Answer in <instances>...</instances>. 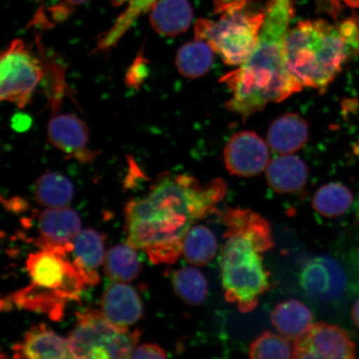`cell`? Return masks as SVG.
Here are the masks:
<instances>
[{
	"mask_svg": "<svg viewBox=\"0 0 359 359\" xmlns=\"http://www.w3.org/2000/svg\"><path fill=\"white\" fill-rule=\"evenodd\" d=\"M226 191L219 178L201 184L190 175H160L145 196L126 205L127 243L156 264L176 262L187 232L217 212Z\"/></svg>",
	"mask_w": 359,
	"mask_h": 359,
	"instance_id": "1",
	"label": "cell"
},
{
	"mask_svg": "<svg viewBox=\"0 0 359 359\" xmlns=\"http://www.w3.org/2000/svg\"><path fill=\"white\" fill-rule=\"evenodd\" d=\"M294 8V0H269L257 48L238 69L221 79L231 92L226 109L244 121L269 103L284 101L303 89L285 58Z\"/></svg>",
	"mask_w": 359,
	"mask_h": 359,
	"instance_id": "2",
	"label": "cell"
},
{
	"mask_svg": "<svg viewBox=\"0 0 359 359\" xmlns=\"http://www.w3.org/2000/svg\"><path fill=\"white\" fill-rule=\"evenodd\" d=\"M226 230L221 254L224 298L241 313L252 312L271 288L264 253L273 243L271 226L250 209L227 208L219 214Z\"/></svg>",
	"mask_w": 359,
	"mask_h": 359,
	"instance_id": "3",
	"label": "cell"
},
{
	"mask_svg": "<svg viewBox=\"0 0 359 359\" xmlns=\"http://www.w3.org/2000/svg\"><path fill=\"white\" fill-rule=\"evenodd\" d=\"M285 49L287 67L298 83L325 93L344 65L359 55V20L299 21L287 34Z\"/></svg>",
	"mask_w": 359,
	"mask_h": 359,
	"instance_id": "4",
	"label": "cell"
},
{
	"mask_svg": "<svg viewBox=\"0 0 359 359\" xmlns=\"http://www.w3.org/2000/svg\"><path fill=\"white\" fill-rule=\"evenodd\" d=\"M65 248L40 249L26 262L30 284L11 296V304L60 320L65 305L79 299L85 282Z\"/></svg>",
	"mask_w": 359,
	"mask_h": 359,
	"instance_id": "5",
	"label": "cell"
},
{
	"mask_svg": "<svg viewBox=\"0 0 359 359\" xmlns=\"http://www.w3.org/2000/svg\"><path fill=\"white\" fill-rule=\"evenodd\" d=\"M250 0H217V20L201 19L195 25V39L210 44L224 64L240 66L258 43L264 13L250 11Z\"/></svg>",
	"mask_w": 359,
	"mask_h": 359,
	"instance_id": "6",
	"label": "cell"
},
{
	"mask_svg": "<svg viewBox=\"0 0 359 359\" xmlns=\"http://www.w3.org/2000/svg\"><path fill=\"white\" fill-rule=\"evenodd\" d=\"M142 332L116 326L102 311L80 312L69 338L74 358H131Z\"/></svg>",
	"mask_w": 359,
	"mask_h": 359,
	"instance_id": "7",
	"label": "cell"
},
{
	"mask_svg": "<svg viewBox=\"0 0 359 359\" xmlns=\"http://www.w3.org/2000/svg\"><path fill=\"white\" fill-rule=\"evenodd\" d=\"M0 75V100L24 109L43 79V61L22 39H15L1 53Z\"/></svg>",
	"mask_w": 359,
	"mask_h": 359,
	"instance_id": "8",
	"label": "cell"
},
{
	"mask_svg": "<svg viewBox=\"0 0 359 359\" xmlns=\"http://www.w3.org/2000/svg\"><path fill=\"white\" fill-rule=\"evenodd\" d=\"M293 358L353 359L356 358V344L343 327L313 323L294 340Z\"/></svg>",
	"mask_w": 359,
	"mask_h": 359,
	"instance_id": "9",
	"label": "cell"
},
{
	"mask_svg": "<svg viewBox=\"0 0 359 359\" xmlns=\"http://www.w3.org/2000/svg\"><path fill=\"white\" fill-rule=\"evenodd\" d=\"M49 142L64 154L66 159L81 163H92L100 154L89 147V130L77 116L52 111L48 124Z\"/></svg>",
	"mask_w": 359,
	"mask_h": 359,
	"instance_id": "10",
	"label": "cell"
},
{
	"mask_svg": "<svg viewBox=\"0 0 359 359\" xmlns=\"http://www.w3.org/2000/svg\"><path fill=\"white\" fill-rule=\"evenodd\" d=\"M269 145L253 132L238 133L228 142L224 160L228 172L241 177L257 176L269 163Z\"/></svg>",
	"mask_w": 359,
	"mask_h": 359,
	"instance_id": "11",
	"label": "cell"
},
{
	"mask_svg": "<svg viewBox=\"0 0 359 359\" xmlns=\"http://www.w3.org/2000/svg\"><path fill=\"white\" fill-rule=\"evenodd\" d=\"M299 280L300 285L309 297L326 302L339 297L344 292L346 278L335 259L320 255L305 264Z\"/></svg>",
	"mask_w": 359,
	"mask_h": 359,
	"instance_id": "12",
	"label": "cell"
},
{
	"mask_svg": "<svg viewBox=\"0 0 359 359\" xmlns=\"http://www.w3.org/2000/svg\"><path fill=\"white\" fill-rule=\"evenodd\" d=\"M81 231V219L75 210L48 208L40 214L37 239L40 249L65 248L71 252L72 242Z\"/></svg>",
	"mask_w": 359,
	"mask_h": 359,
	"instance_id": "13",
	"label": "cell"
},
{
	"mask_svg": "<svg viewBox=\"0 0 359 359\" xmlns=\"http://www.w3.org/2000/svg\"><path fill=\"white\" fill-rule=\"evenodd\" d=\"M101 311L112 324L128 327L141 320L143 305L137 292L131 285L116 282L103 294Z\"/></svg>",
	"mask_w": 359,
	"mask_h": 359,
	"instance_id": "14",
	"label": "cell"
},
{
	"mask_svg": "<svg viewBox=\"0 0 359 359\" xmlns=\"http://www.w3.org/2000/svg\"><path fill=\"white\" fill-rule=\"evenodd\" d=\"M13 353L15 358H74L69 340L44 325L31 327L21 342L13 345Z\"/></svg>",
	"mask_w": 359,
	"mask_h": 359,
	"instance_id": "15",
	"label": "cell"
},
{
	"mask_svg": "<svg viewBox=\"0 0 359 359\" xmlns=\"http://www.w3.org/2000/svg\"><path fill=\"white\" fill-rule=\"evenodd\" d=\"M104 236L92 229L80 231L72 242L73 263L83 278L85 285L93 286L100 282L97 269L104 263Z\"/></svg>",
	"mask_w": 359,
	"mask_h": 359,
	"instance_id": "16",
	"label": "cell"
},
{
	"mask_svg": "<svg viewBox=\"0 0 359 359\" xmlns=\"http://www.w3.org/2000/svg\"><path fill=\"white\" fill-rule=\"evenodd\" d=\"M267 183L273 191L280 194L297 193L306 185L307 165L293 154L280 155L269 161L266 169Z\"/></svg>",
	"mask_w": 359,
	"mask_h": 359,
	"instance_id": "17",
	"label": "cell"
},
{
	"mask_svg": "<svg viewBox=\"0 0 359 359\" xmlns=\"http://www.w3.org/2000/svg\"><path fill=\"white\" fill-rule=\"evenodd\" d=\"M309 134L306 121L299 114H286L273 121L268 131L267 142L277 154H293L306 144Z\"/></svg>",
	"mask_w": 359,
	"mask_h": 359,
	"instance_id": "18",
	"label": "cell"
},
{
	"mask_svg": "<svg viewBox=\"0 0 359 359\" xmlns=\"http://www.w3.org/2000/svg\"><path fill=\"white\" fill-rule=\"evenodd\" d=\"M149 12L152 29L160 35L172 37L190 28L193 11L188 0H158Z\"/></svg>",
	"mask_w": 359,
	"mask_h": 359,
	"instance_id": "19",
	"label": "cell"
},
{
	"mask_svg": "<svg viewBox=\"0 0 359 359\" xmlns=\"http://www.w3.org/2000/svg\"><path fill=\"white\" fill-rule=\"evenodd\" d=\"M312 312L306 305L296 299L277 304L271 313L276 330L288 339H295L313 324Z\"/></svg>",
	"mask_w": 359,
	"mask_h": 359,
	"instance_id": "20",
	"label": "cell"
},
{
	"mask_svg": "<svg viewBox=\"0 0 359 359\" xmlns=\"http://www.w3.org/2000/svg\"><path fill=\"white\" fill-rule=\"evenodd\" d=\"M114 6L128 4L126 11L106 33L100 36L93 53L107 52L116 46L139 17L151 11L158 0H110Z\"/></svg>",
	"mask_w": 359,
	"mask_h": 359,
	"instance_id": "21",
	"label": "cell"
},
{
	"mask_svg": "<svg viewBox=\"0 0 359 359\" xmlns=\"http://www.w3.org/2000/svg\"><path fill=\"white\" fill-rule=\"evenodd\" d=\"M34 196L40 205L47 208H64L74 199L73 183L64 175L48 172L34 183Z\"/></svg>",
	"mask_w": 359,
	"mask_h": 359,
	"instance_id": "22",
	"label": "cell"
},
{
	"mask_svg": "<svg viewBox=\"0 0 359 359\" xmlns=\"http://www.w3.org/2000/svg\"><path fill=\"white\" fill-rule=\"evenodd\" d=\"M213 48L203 40L196 39L179 48L176 66L184 77L198 79L208 74L214 62Z\"/></svg>",
	"mask_w": 359,
	"mask_h": 359,
	"instance_id": "23",
	"label": "cell"
},
{
	"mask_svg": "<svg viewBox=\"0 0 359 359\" xmlns=\"http://www.w3.org/2000/svg\"><path fill=\"white\" fill-rule=\"evenodd\" d=\"M136 250L128 243L112 247L103 263L106 275L116 282L137 279L142 271V262Z\"/></svg>",
	"mask_w": 359,
	"mask_h": 359,
	"instance_id": "24",
	"label": "cell"
},
{
	"mask_svg": "<svg viewBox=\"0 0 359 359\" xmlns=\"http://www.w3.org/2000/svg\"><path fill=\"white\" fill-rule=\"evenodd\" d=\"M217 237L208 227L197 224L192 226L184 239L182 255L192 266H204L217 253Z\"/></svg>",
	"mask_w": 359,
	"mask_h": 359,
	"instance_id": "25",
	"label": "cell"
},
{
	"mask_svg": "<svg viewBox=\"0 0 359 359\" xmlns=\"http://www.w3.org/2000/svg\"><path fill=\"white\" fill-rule=\"evenodd\" d=\"M353 196L346 186L339 182L327 184L318 189L313 197L312 205L323 217H337L351 208Z\"/></svg>",
	"mask_w": 359,
	"mask_h": 359,
	"instance_id": "26",
	"label": "cell"
},
{
	"mask_svg": "<svg viewBox=\"0 0 359 359\" xmlns=\"http://www.w3.org/2000/svg\"><path fill=\"white\" fill-rule=\"evenodd\" d=\"M175 292L184 302L199 305L204 302L208 283L198 269L186 267L175 271L172 278Z\"/></svg>",
	"mask_w": 359,
	"mask_h": 359,
	"instance_id": "27",
	"label": "cell"
},
{
	"mask_svg": "<svg viewBox=\"0 0 359 359\" xmlns=\"http://www.w3.org/2000/svg\"><path fill=\"white\" fill-rule=\"evenodd\" d=\"M249 354L251 358L288 359L293 358V347L285 337L264 332L251 344Z\"/></svg>",
	"mask_w": 359,
	"mask_h": 359,
	"instance_id": "28",
	"label": "cell"
},
{
	"mask_svg": "<svg viewBox=\"0 0 359 359\" xmlns=\"http://www.w3.org/2000/svg\"><path fill=\"white\" fill-rule=\"evenodd\" d=\"M163 348L155 344H143L135 348L131 358H165Z\"/></svg>",
	"mask_w": 359,
	"mask_h": 359,
	"instance_id": "29",
	"label": "cell"
},
{
	"mask_svg": "<svg viewBox=\"0 0 359 359\" xmlns=\"http://www.w3.org/2000/svg\"><path fill=\"white\" fill-rule=\"evenodd\" d=\"M132 67L131 70L136 71L137 74L128 77V83L132 85L141 83L142 77L146 76V60L142 57H139Z\"/></svg>",
	"mask_w": 359,
	"mask_h": 359,
	"instance_id": "30",
	"label": "cell"
},
{
	"mask_svg": "<svg viewBox=\"0 0 359 359\" xmlns=\"http://www.w3.org/2000/svg\"><path fill=\"white\" fill-rule=\"evenodd\" d=\"M352 316L354 325H356L357 329L359 330V299L353 304Z\"/></svg>",
	"mask_w": 359,
	"mask_h": 359,
	"instance_id": "31",
	"label": "cell"
},
{
	"mask_svg": "<svg viewBox=\"0 0 359 359\" xmlns=\"http://www.w3.org/2000/svg\"><path fill=\"white\" fill-rule=\"evenodd\" d=\"M67 3L72 4V6H80V4H83L89 1V0H67Z\"/></svg>",
	"mask_w": 359,
	"mask_h": 359,
	"instance_id": "32",
	"label": "cell"
}]
</instances>
